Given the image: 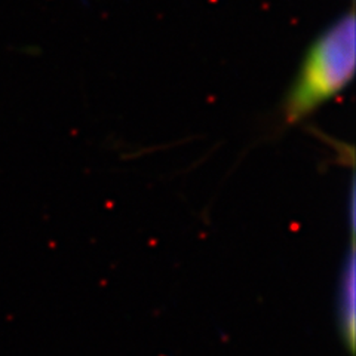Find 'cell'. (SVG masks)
<instances>
[{"label":"cell","mask_w":356,"mask_h":356,"mask_svg":"<svg viewBox=\"0 0 356 356\" xmlns=\"http://www.w3.org/2000/svg\"><path fill=\"white\" fill-rule=\"evenodd\" d=\"M355 29L350 9L310 43L281 104L285 125L300 124L350 85L356 63Z\"/></svg>","instance_id":"cell-1"},{"label":"cell","mask_w":356,"mask_h":356,"mask_svg":"<svg viewBox=\"0 0 356 356\" xmlns=\"http://www.w3.org/2000/svg\"><path fill=\"white\" fill-rule=\"evenodd\" d=\"M339 322L343 332L344 344L353 352L355 344V261L353 251L349 254V260L344 264L339 293Z\"/></svg>","instance_id":"cell-2"}]
</instances>
